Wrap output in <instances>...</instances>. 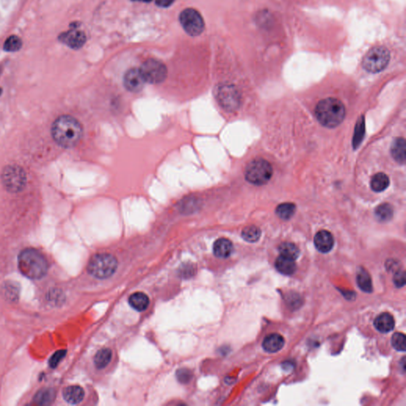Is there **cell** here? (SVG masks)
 Returning a JSON list of instances; mask_svg holds the SVG:
<instances>
[{
	"label": "cell",
	"instance_id": "1",
	"mask_svg": "<svg viewBox=\"0 0 406 406\" xmlns=\"http://www.w3.org/2000/svg\"><path fill=\"white\" fill-rule=\"evenodd\" d=\"M51 132L57 144L64 148H72L81 139L83 127L74 117L62 115L56 119Z\"/></svg>",
	"mask_w": 406,
	"mask_h": 406
},
{
	"label": "cell",
	"instance_id": "2",
	"mask_svg": "<svg viewBox=\"0 0 406 406\" xmlns=\"http://www.w3.org/2000/svg\"><path fill=\"white\" fill-rule=\"evenodd\" d=\"M19 268L21 273L29 279H41L48 271V262L37 249L26 248L19 256Z\"/></svg>",
	"mask_w": 406,
	"mask_h": 406
},
{
	"label": "cell",
	"instance_id": "3",
	"mask_svg": "<svg viewBox=\"0 0 406 406\" xmlns=\"http://www.w3.org/2000/svg\"><path fill=\"white\" fill-rule=\"evenodd\" d=\"M315 115L322 126L335 128L344 119L345 107L337 98H327L318 103L316 107Z\"/></svg>",
	"mask_w": 406,
	"mask_h": 406
},
{
	"label": "cell",
	"instance_id": "4",
	"mask_svg": "<svg viewBox=\"0 0 406 406\" xmlns=\"http://www.w3.org/2000/svg\"><path fill=\"white\" fill-rule=\"evenodd\" d=\"M117 268L118 261L114 256L108 253H99L91 259L87 269L94 278L104 279L114 275Z\"/></svg>",
	"mask_w": 406,
	"mask_h": 406
},
{
	"label": "cell",
	"instance_id": "5",
	"mask_svg": "<svg viewBox=\"0 0 406 406\" xmlns=\"http://www.w3.org/2000/svg\"><path fill=\"white\" fill-rule=\"evenodd\" d=\"M273 170L268 161L264 159H256L247 165L245 179L252 184L261 186L266 184L272 176Z\"/></svg>",
	"mask_w": 406,
	"mask_h": 406
},
{
	"label": "cell",
	"instance_id": "6",
	"mask_svg": "<svg viewBox=\"0 0 406 406\" xmlns=\"http://www.w3.org/2000/svg\"><path fill=\"white\" fill-rule=\"evenodd\" d=\"M390 51L384 46H375L367 53L362 61L364 69L371 73L384 70L390 62Z\"/></svg>",
	"mask_w": 406,
	"mask_h": 406
},
{
	"label": "cell",
	"instance_id": "7",
	"mask_svg": "<svg viewBox=\"0 0 406 406\" xmlns=\"http://www.w3.org/2000/svg\"><path fill=\"white\" fill-rule=\"evenodd\" d=\"M2 181L8 191L19 192L24 188L26 185V173L20 167L10 165L6 167L3 171Z\"/></svg>",
	"mask_w": 406,
	"mask_h": 406
},
{
	"label": "cell",
	"instance_id": "8",
	"mask_svg": "<svg viewBox=\"0 0 406 406\" xmlns=\"http://www.w3.org/2000/svg\"><path fill=\"white\" fill-rule=\"evenodd\" d=\"M140 71L145 82L153 84L162 83L168 75L166 66L161 61L155 59L146 61Z\"/></svg>",
	"mask_w": 406,
	"mask_h": 406
},
{
	"label": "cell",
	"instance_id": "9",
	"mask_svg": "<svg viewBox=\"0 0 406 406\" xmlns=\"http://www.w3.org/2000/svg\"><path fill=\"white\" fill-rule=\"evenodd\" d=\"M179 21L185 31L190 36H198L205 28L204 21L198 11L192 8L184 10L179 15Z\"/></svg>",
	"mask_w": 406,
	"mask_h": 406
},
{
	"label": "cell",
	"instance_id": "10",
	"mask_svg": "<svg viewBox=\"0 0 406 406\" xmlns=\"http://www.w3.org/2000/svg\"><path fill=\"white\" fill-rule=\"evenodd\" d=\"M218 99L224 109L227 111H235L240 105V95L233 86H221L218 90Z\"/></svg>",
	"mask_w": 406,
	"mask_h": 406
},
{
	"label": "cell",
	"instance_id": "11",
	"mask_svg": "<svg viewBox=\"0 0 406 406\" xmlns=\"http://www.w3.org/2000/svg\"><path fill=\"white\" fill-rule=\"evenodd\" d=\"M58 39L61 43L73 49H79L83 47L87 40L85 33L81 30H77L76 27L72 28V30L69 31L61 33Z\"/></svg>",
	"mask_w": 406,
	"mask_h": 406
},
{
	"label": "cell",
	"instance_id": "12",
	"mask_svg": "<svg viewBox=\"0 0 406 406\" xmlns=\"http://www.w3.org/2000/svg\"><path fill=\"white\" fill-rule=\"evenodd\" d=\"M145 83L140 69H129L124 76V85L128 91L131 92L141 91Z\"/></svg>",
	"mask_w": 406,
	"mask_h": 406
},
{
	"label": "cell",
	"instance_id": "13",
	"mask_svg": "<svg viewBox=\"0 0 406 406\" xmlns=\"http://www.w3.org/2000/svg\"><path fill=\"white\" fill-rule=\"evenodd\" d=\"M314 244L321 252H329L334 245V238L329 231L321 230L315 235Z\"/></svg>",
	"mask_w": 406,
	"mask_h": 406
},
{
	"label": "cell",
	"instance_id": "14",
	"mask_svg": "<svg viewBox=\"0 0 406 406\" xmlns=\"http://www.w3.org/2000/svg\"><path fill=\"white\" fill-rule=\"evenodd\" d=\"M284 338L278 333H272L265 337L263 342V347L269 353H275L280 351L284 346Z\"/></svg>",
	"mask_w": 406,
	"mask_h": 406
},
{
	"label": "cell",
	"instance_id": "15",
	"mask_svg": "<svg viewBox=\"0 0 406 406\" xmlns=\"http://www.w3.org/2000/svg\"><path fill=\"white\" fill-rule=\"evenodd\" d=\"M375 329L382 333L391 332L395 325L394 318L389 313H382L374 321Z\"/></svg>",
	"mask_w": 406,
	"mask_h": 406
},
{
	"label": "cell",
	"instance_id": "16",
	"mask_svg": "<svg viewBox=\"0 0 406 406\" xmlns=\"http://www.w3.org/2000/svg\"><path fill=\"white\" fill-rule=\"evenodd\" d=\"M214 253L218 258H228L233 250V243L228 239H218L214 244Z\"/></svg>",
	"mask_w": 406,
	"mask_h": 406
},
{
	"label": "cell",
	"instance_id": "17",
	"mask_svg": "<svg viewBox=\"0 0 406 406\" xmlns=\"http://www.w3.org/2000/svg\"><path fill=\"white\" fill-rule=\"evenodd\" d=\"M64 398L70 404H79L84 397V390L79 386H71L65 388L63 392Z\"/></svg>",
	"mask_w": 406,
	"mask_h": 406
},
{
	"label": "cell",
	"instance_id": "18",
	"mask_svg": "<svg viewBox=\"0 0 406 406\" xmlns=\"http://www.w3.org/2000/svg\"><path fill=\"white\" fill-rule=\"evenodd\" d=\"M275 268L278 272L286 275H293L297 270V266L294 260L281 255L275 261Z\"/></svg>",
	"mask_w": 406,
	"mask_h": 406
},
{
	"label": "cell",
	"instance_id": "19",
	"mask_svg": "<svg viewBox=\"0 0 406 406\" xmlns=\"http://www.w3.org/2000/svg\"><path fill=\"white\" fill-rule=\"evenodd\" d=\"M129 302L134 310L137 311H144L148 308L149 298L142 292H137L129 297Z\"/></svg>",
	"mask_w": 406,
	"mask_h": 406
},
{
	"label": "cell",
	"instance_id": "20",
	"mask_svg": "<svg viewBox=\"0 0 406 406\" xmlns=\"http://www.w3.org/2000/svg\"><path fill=\"white\" fill-rule=\"evenodd\" d=\"M405 140L404 138H397L391 147V154L397 162L404 164L405 162Z\"/></svg>",
	"mask_w": 406,
	"mask_h": 406
},
{
	"label": "cell",
	"instance_id": "21",
	"mask_svg": "<svg viewBox=\"0 0 406 406\" xmlns=\"http://www.w3.org/2000/svg\"><path fill=\"white\" fill-rule=\"evenodd\" d=\"M390 185V179L386 174L379 172L372 177L371 187L375 192H382Z\"/></svg>",
	"mask_w": 406,
	"mask_h": 406
},
{
	"label": "cell",
	"instance_id": "22",
	"mask_svg": "<svg viewBox=\"0 0 406 406\" xmlns=\"http://www.w3.org/2000/svg\"><path fill=\"white\" fill-rule=\"evenodd\" d=\"M111 358H112V351L109 348L101 349L94 357V364L98 369H103L110 364Z\"/></svg>",
	"mask_w": 406,
	"mask_h": 406
},
{
	"label": "cell",
	"instance_id": "23",
	"mask_svg": "<svg viewBox=\"0 0 406 406\" xmlns=\"http://www.w3.org/2000/svg\"><path fill=\"white\" fill-rule=\"evenodd\" d=\"M296 206L294 203L285 202L278 206L276 214L283 220H288L295 214Z\"/></svg>",
	"mask_w": 406,
	"mask_h": 406
},
{
	"label": "cell",
	"instance_id": "24",
	"mask_svg": "<svg viewBox=\"0 0 406 406\" xmlns=\"http://www.w3.org/2000/svg\"><path fill=\"white\" fill-rule=\"evenodd\" d=\"M279 252L280 255L283 257H287V258L292 259L295 261L297 257H299V249L295 244L289 243V242H285L279 246Z\"/></svg>",
	"mask_w": 406,
	"mask_h": 406
},
{
	"label": "cell",
	"instance_id": "25",
	"mask_svg": "<svg viewBox=\"0 0 406 406\" xmlns=\"http://www.w3.org/2000/svg\"><path fill=\"white\" fill-rule=\"evenodd\" d=\"M375 216L380 222H387L393 215V208L388 203H383L375 209Z\"/></svg>",
	"mask_w": 406,
	"mask_h": 406
},
{
	"label": "cell",
	"instance_id": "26",
	"mask_svg": "<svg viewBox=\"0 0 406 406\" xmlns=\"http://www.w3.org/2000/svg\"><path fill=\"white\" fill-rule=\"evenodd\" d=\"M357 283L361 290L367 293H371L373 290L372 281L369 274L365 270L361 269L357 275Z\"/></svg>",
	"mask_w": 406,
	"mask_h": 406
},
{
	"label": "cell",
	"instance_id": "27",
	"mask_svg": "<svg viewBox=\"0 0 406 406\" xmlns=\"http://www.w3.org/2000/svg\"><path fill=\"white\" fill-rule=\"evenodd\" d=\"M241 236L246 241L254 243L261 238V231L255 225H250L243 229Z\"/></svg>",
	"mask_w": 406,
	"mask_h": 406
},
{
	"label": "cell",
	"instance_id": "28",
	"mask_svg": "<svg viewBox=\"0 0 406 406\" xmlns=\"http://www.w3.org/2000/svg\"><path fill=\"white\" fill-rule=\"evenodd\" d=\"M22 39L17 35H11L6 40L4 44V50L6 52H18L22 48Z\"/></svg>",
	"mask_w": 406,
	"mask_h": 406
},
{
	"label": "cell",
	"instance_id": "29",
	"mask_svg": "<svg viewBox=\"0 0 406 406\" xmlns=\"http://www.w3.org/2000/svg\"><path fill=\"white\" fill-rule=\"evenodd\" d=\"M354 130L356 131H354V139H353V146H354V148H357L364 138V132H365V122H364V116L360 117Z\"/></svg>",
	"mask_w": 406,
	"mask_h": 406
},
{
	"label": "cell",
	"instance_id": "30",
	"mask_svg": "<svg viewBox=\"0 0 406 406\" xmlns=\"http://www.w3.org/2000/svg\"><path fill=\"white\" fill-rule=\"evenodd\" d=\"M392 345L394 348L399 351H405L406 349V341L405 336H404L401 332H396L395 334H393L392 336Z\"/></svg>",
	"mask_w": 406,
	"mask_h": 406
},
{
	"label": "cell",
	"instance_id": "31",
	"mask_svg": "<svg viewBox=\"0 0 406 406\" xmlns=\"http://www.w3.org/2000/svg\"><path fill=\"white\" fill-rule=\"evenodd\" d=\"M178 380L182 383H187L190 382V379L192 378V373L187 369H180L177 371L176 373Z\"/></svg>",
	"mask_w": 406,
	"mask_h": 406
},
{
	"label": "cell",
	"instance_id": "32",
	"mask_svg": "<svg viewBox=\"0 0 406 406\" xmlns=\"http://www.w3.org/2000/svg\"><path fill=\"white\" fill-rule=\"evenodd\" d=\"M65 354H66V351H64V350L57 351V352L53 356L52 358L50 359V367L53 368H55L58 365V364H59L60 361L63 359V357H65Z\"/></svg>",
	"mask_w": 406,
	"mask_h": 406
},
{
	"label": "cell",
	"instance_id": "33",
	"mask_svg": "<svg viewBox=\"0 0 406 406\" xmlns=\"http://www.w3.org/2000/svg\"><path fill=\"white\" fill-rule=\"evenodd\" d=\"M393 283L397 287H402L405 284V274L404 272H397L393 277Z\"/></svg>",
	"mask_w": 406,
	"mask_h": 406
},
{
	"label": "cell",
	"instance_id": "34",
	"mask_svg": "<svg viewBox=\"0 0 406 406\" xmlns=\"http://www.w3.org/2000/svg\"><path fill=\"white\" fill-rule=\"evenodd\" d=\"M174 2H175V0H156V4L161 8H168Z\"/></svg>",
	"mask_w": 406,
	"mask_h": 406
},
{
	"label": "cell",
	"instance_id": "35",
	"mask_svg": "<svg viewBox=\"0 0 406 406\" xmlns=\"http://www.w3.org/2000/svg\"><path fill=\"white\" fill-rule=\"evenodd\" d=\"M133 1H137V2L149 3L151 2V0H133Z\"/></svg>",
	"mask_w": 406,
	"mask_h": 406
},
{
	"label": "cell",
	"instance_id": "36",
	"mask_svg": "<svg viewBox=\"0 0 406 406\" xmlns=\"http://www.w3.org/2000/svg\"><path fill=\"white\" fill-rule=\"evenodd\" d=\"M2 94V89L0 88V94Z\"/></svg>",
	"mask_w": 406,
	"mask_h": 406
}]
</instances>
